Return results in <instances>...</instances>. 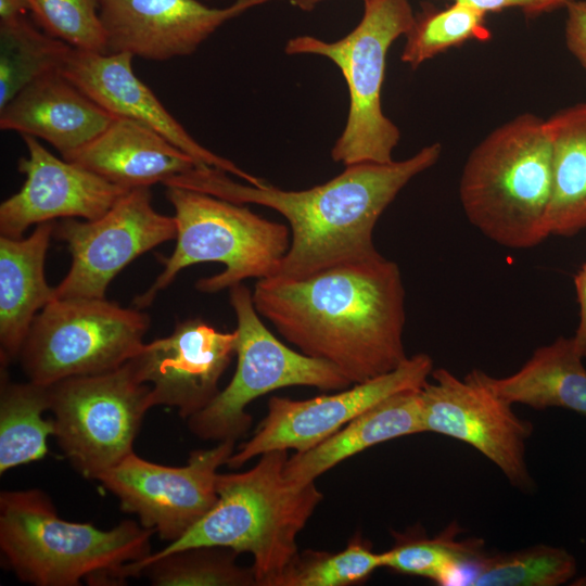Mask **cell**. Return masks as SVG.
Returning <instances> with one entry per match:
<instances>
[{
  "instance_id": "6da1fadb",
  "label": "cell",
  "mask_w": 586,
  "mask_h": 586,
  "mask_svg": "<svg viewBox=\"0 0 586 586\" xmlns=\"http://www.w3.org/2000/svg\"><path fill=\"white\" fill-rule=\"evenodd\" d=\"M259 316L307 356L361 383L400 366L405 353V289L399 267L381 254L303 277L260 279Z\"/></svg>"
},
{
  "instance_id": "7a4b0ae2",
  "label": "cell",
  "mask_w": 586,
  "mask_h": 586,
  "mask_svg": "<svg viewBox=\"0 0 586 586\" xmlns=\"http://www.w3.org/2000/svg\"><path fill=\"white\" fill-rule=\"evenodd\" d=\"M441 155L442 144L430 143L402 161L345 166L329 181L304 190L245 184L208 166L194 167L164 184L278 212L290 226L291 243L276 276L303 277L379 255L373 243L377 221L402 189Z\"/></svg>"
},
{
  "instance_id": "3957f363",
  "label": "cell",
  "mask_w": 586,
  "mask_h": 586,
  "mask_svg": "<svg viewBox=\"0 0 586 586\" xmlns=\"http://www.w3.org/2000/svg\"><path fill=\"white\" fill-rule=\"evenodd\" d=\"M288 458V450H271L247 471L218 473L212 510L163 550L126 564L125 578L157 558L214 546L251 553L257 585L275 586L297 557L296 537L323 498L315 481L301 484L285 476Z\"/></svg>"
},
{
  "instance_id": "277c9868",
  "label": "cell",
  "mask_w": 586,
  "mask_h": 586,
  "mask_svg": "<svg viewBox=\"0 0 586 586\" xmlns=\"http://www.w3.org/2000/svg\"><path fill=\"white\" fill-rule=\"evenodd\" d=\"M552 149L546 118L522 113L486 135L470 152L459 180L469 221L493 242L514 250L549 234Z\"/></svg>"
},
{
  "instance_id": "5b68a950",
  "label": "cell",
  "mask_w": 586,
  "mask_h": 586,
  "mask_svg": "<svg viewBox=\"0 0 586 586\" xmlns=\"http://www.w3.org/2000/svg\"><path fill=\"white\" fill-rule=\"evenodd\" d=\"M153 533L133 521L109 531L65 521L39 489L0 495L2 555L21 581L37 586L119 585L124 566L150 555Z\"/></svg>"
},
{
  "instance_id": "8992f818",
  "label": "cell",
  "mask_w": 586,
  "mask_h": 586,
  "mask_svg": "<svg viewBox=\"0 0 586 586\" xmlns=\"http://www.w3.org/2000/svg\"><path fill=\"white\" fill-rule=\"evenodd\" d=\"M166 198L175 211L176 245L171 255L162 257L164 269L155 281L136 296L137 308L150 306L182 269L199 263L225 266L221 272L195 283L203 293H216L245 279L260 280L278 273L290 249L288 226L260 217L244 204L190 189L169 186Z\"/></svg>"
},
{
  "instance_id": "52a82bcc",
  "label": "cell",
  "mask_w": 586,
  "mask_h": 586,
  "mask_svg": "<svg viewBox=\"0 0 586 586\" xmlns=\"http://www.w3.org/2000/svg\"><path fill=\"white\" fill-rule=\"evenodd\" d=\"M415 18L409 0H364L357 26L336 41L302 35L284 46L289 55L311 54L332 61L341 71L349 94L344 129L331 157L344 166L388 163L400 140L398 127L381 103L386 56L393 42L405 36Z\"/></svg>"
},
{
  "instance_id": "ba28073f",
  "label": "cell",
  "mask_w": 586,
  "mask_h": 586,
  "mask_svg": "<svg viewBox=\"0 0 586 586\" xmlns=\"http://www.w3.org/2000/svg\"><path fill=\"white\" fill-rule=\"evenodd\" d=\"M150 317L104 298H59L35 317L18 359L29 381L64 379L119 368L142 347Z\"/></svg>"
},
{
  "instance_id": "9c48e42d",
  "label": "cell",
  "mask_w": 586,
  "mask_h": 586,
  "mask_svg": "<svg viewBox=\"0 0 586 586\" xmlns=\"http://www.w3.org/2000/svg\"><path fill=\"white\" fill-rule=\"evenodd\" d=\"M229 290L237 317V368L229 384L187 419L195 436L235 442L252 424L245 411L247 405L275 390L303 385L341 391L352 385L334 365L295 352L279 341L263 323L245 285L239 283Z\"/></svg>"
},
{
  "instance_id": "30bf717a",
  "label": "cell",
  "mask_w": 586,
  "mask_h": 586,
  "mask_svg": "<svg viewBox=\"0 0 586 586\" xmlns=\"http://www.w3.org/2000/svg\"><path fill=\"white\" fill-rule=\"evenodd\" d=\"M54 437L72 464L94 479L132 451L151 386L126 362L112 371L64 379L50 385Z\"/></svg>"
},
{
  "instance_id": "8fae6325",
  "label": "cell",
  "mask_w": 586,
  "mask_h": 586,
  "mask_svg": "<svg viewBox=\"0 0 586 586\" xmlns=\"http://www.w3.org/2000/svg\"><path fill=\"white\" fill-rule=\"evenodd\" d=\"M53 235L72 255L67 275L54 286V300L104 298L111 281L133 259L176 240L177 225L174 216L155 211L150 187H139L97 219L64 218Z\"/></svg>"
},
{
  "instance_id": "7c38bea8",
  "label": "cell",
  "mask_w": 586,
  "mask_h": 586,
  "mask_svg": "<svg viewBox=\"0 0 586 586\" xmlns=\"http://www.w3.org/2000/svg\"><path fill=\"white\" fill-rule=\"evenodd\" d=\"M420 388L423 432L438 433L471 445L494 462L521 489L532 486L525 443L532 423L519 418L512 404L497 395L473 370L463 379L440 368Z\"/></svg>"
},
{
  "instance_id": "4fadbf2b",
  "label": "cell",
  "mask_w": 586,
  "mask_h": 586,
  "mask_svg": "<svg viewBox=\"0 0 586 586\" xmlns=\"http://www.w3.org/2000/svg\"><path fill=\"white\" fill-rule=\"evenodd\" d=\"M234 443L194 450L183 467L156 464L131 453L95 480L118 498L122 510L137 514L142 526L171 543L216 505L217 469L227 463Z\"/></svg>"
},
{
  "instance_id": "5bb4252c",
  "label": "cell",
  "mask_w": 586,
  "mask_h": 586,
  "mask_svg": "<svg viewBox=\"0 0 586 586\" xmlns=\"http://www.w3.org/2000/svg\"><path fill=\"white\" fill-rule=\"evenodd\" d=\"M432 371V358L426 354H417L388 373L331 395L303 400L271 397L267 415L252 437L233 451L226 464L237 469L271 450H308L386 397L421 388Z\"/></svg>"
},
{
  "instance_id": "9a60e30c",
  "label": "cell",
  "mask_w": 586,
  "mask_h": 586,
  "mask_svg": "<svg viewBox=\"0 0 586 586\" xmlns=\"http://www.w3.org/2000/svg\"><path fill=\"white\" fill-rule=\"evenodd\" d=\"M235 346V330L221 332L192 318L177 322L169 335L144 343L127 364L140 382L151 386L153 407H175L188 419L218 394Z\"/></svg>"
},
{
  "instance_id": "2e32d148",
  "label": "cell",
  "mask_w": 586,
  "mask_h": 586,
  "mask_svg": "<svg viewBox=\"0 0 586 586\" xmlns=\"http://www.w3.org/2000/svg\"><path fill=\"white\" fill-rule=\"evenodd\" d=\"M277 0H234L211 8L199 0H98L107 53L152 61L187 56L228 21Z\"/></svg>"
},
{
  "instance_id": "e0dca14e",
  "label": "cell",
  "mask_w": 586,
  "mask_h": 586,
  "mask_svg": "<svg viewBox=\"0 0 586 586\" xmlns=\"http://www.w3.org/2000/svg\"><path fill=\"white\" fill-rule=\"evenodd\" d=\"M22 138L28 156L18 160V170L26 179L0 205V235L22 238L28 227L55 218L97 219L130 190L58 158L35 137Z\"/></svg>"
},
{
  "instance_id": "ac0fdd59",
  "label": "cell",
  "mask_w": 586,
  "mask_h": 586,
  "mask_svg": "<svg viewBox=\"0 0 586 586\" xmlns=\"http://www.w3.org/2000/svg\"><path fill=\"white\" fill-rule=\"evenodd\" d=\"M129 53H97L73 49L61 73L115 117L152 128L189 154L198 167H214L262 187L267 183L199 143L132 71Z\"/></svg>"
},
{
  "instance_id": "d6986e66",
  "label": "cell",
  "mask_w": 586,
  "mask_h": 586,
  "mask_svg": "<svg viewBox=\"0 0 586 586\" xmlns=\"http://www.w3.org/2000/svg\"><path fill=\"white\" fill-rule=\"evenodd\" d=\"M115 118L62 73L47 74L0 110V128L42 139L65 156L93 140Z\"/></svg>"
},
{
  "instance_id": "ffe728a7",
  "label": "cell",
  "mask_w": 586,
  "mask_h": 586,
  "mask_svg": "<svg viewBox=\"0 0 586 586\" xmlns=\"http://www.w3.org/2000/svg\"><path fill=\"white\" fill-rule=\"evenodd\" d=\"M62 157L127 189L165 183L198 167L157 131L124 117H115L93 140Z\"/></svg>"
},
{
  "instance_id": "44dd1931",
  "label": "cell",
  "mask_w": 586,
  "mask_h": 586,
  "mask_svg": "<svg viewBox=\"0 0 586 586\" xmlns=\"http://www.w3.org/2000/svg\"><path fill=\"white\" fill-rule=\"evenodd\" d=\"M55 222L36 226L27 238L0 235V361L18 358L30 326L54 300L44 276V260Z\"/></svg>"
},
{
  "instance_id": "7402d4cb",
  "label": "cell",
  "mask_w": 586,
  "mask_h": 586,
  "mask_svg": "<svg viewBox=\"0 0 586 586\" xmlns=\"http://www.w3.org/2000/svg\"><path fill=\"white\" fill-rule=\"evenodd\" d=\"M423 433L420 388L393 394L367 409L317 446L295 453L284 466L296 483L314 482L340 462L393 438Z\"/></svg>"
},
{
  "instance_id": "603a6c76",
  "label": "cell",
  "mask_w": 586,
  "mask_h": 586,
  "mask_svg": "<svg viewBox=\"0 0 586 586\" xmlns=\"http://www.w3.org/2000/svg\"><path fill=\"white\" fill-rule=\"evenodd\" d=\"M571 337L560 336L535 349L514 373L484 382L510 404L534 409L562 408L586 416V368Z\"/></svg>"
},
{
  "instance_id": "cb8c5ba5",
  "label": "cell",
  "mask_w": 586,
  "mask_h": 586,
  "mask_svg": "<svg viewBox=\"0 0 586 586\" xmlns=\"http://www.w3.org/2000/svg\"><path fill=\"white\" fill-rule=\"evenodd\" d=\"M552 149L550 235L572 237L586 229V102L546 118Z\"/></svg>"
},
{
  "instance_id": "d4e9b609",
  "label": "cell",
  "mask_w": 586,
  "mask_h": 586,
  "mask_svg": "<svg viewBox=\"0 0 586 586\" xmlns=\"http://www.w3.org/2000/svg\"><path fill=\"white\" fill-rule=\"evenodd\" d=\"M51 407L50 385L33 381L10 382L1 370L0 472L39 460L48 453L47 438L54 435V420L43 419Z\"/></svg>"
},
{
  "instance_id": "484cf974",
  "label": "cell",
  "mask_w": 586,
  "mask_h": 586,
  "mask_svg": "<svg viewBox=\"0 0 586 586\" xmlns=\"http://www.w3.org/2000/svg\"><path fill=\"white\" fill-rule=\"evenodd\" d=\"M460 528L453 523L434 538L396 534L394 547L383 553V566L397 573L430 578L438 585H469L481 542L457 540Z\"/></svg>"
},
{
  "instance_id": "4316f807",
  "label": "cell",
  "mask_w": 586,
  "mask_h": 586,
  "mask_svg": "<svg viewBox=\"0 0 586 586\" xmlns=\"http://www.w3.org/2000/svg\"><path fill=\"white\" fill-rule=\"evenodd\" d=\"M72 50L25 15L0 22V110L33 81L61 71Z\"/></svg>"
},
{
  "instance_id": "83f0119b",
  "label": "cell",
  "mask_w": 586,
  "mask_h": 586,
  "mask_svg": "<svg viewBox=\"0 0 586 586\" xmlns=\"http://www.w3.org/2000/svg\"><path fill=\"white\" fill-rule=\"evenodd\" d=\"M405 38L400 60L416 69L451 48L468 41L488 40L491 31L486 25L485 13L453 2L445 9L425 8L415 15Z\"/></svg>"
},
{
  "instance_id": "f1b7e54d",
  "label": "cell",
  "mask_w": 586,
  "mask_h": 586,
  "mask_svg": "<svg viewBox=\"0 0 586 586\" xmlns=\"http://www.w3.org/2000/svg\"><path fill=\"white\" fill-rule=\"evenodd\" d=\"M576 568L575 558L565 549L536 545L507 553H483L469 585L559 586L573 578Z\"/></svg>"
},
{
  "instance_id": "f546056e",
  "label": "cell",
  "mask_w": 586,
  "mask_h": 586,
  "mask_svg": "<svg viewBox=\"0 0 586 586\" xmlns=\"http://www.w3.org/2000/svg\"><path fill=\"white\" fill-rule=\"evenodd\" d=\"M237 552L225 547L202 546L157 558L144 564L140 574L157 586H252L253 569L237 564Z\"/></svg>"
},
{
  "instance_id": "4dcf8cb0",
  "label": "cell",
  "mask_w": 586,
  "mask_h": 586,
  "mask_svg": "<svg viewBox=\"0 0 586 586\" xmlns=\"http://www.w3.org/2000/svg\"><path fill=\"white\" fill-rule=\"evenodd\" d=\"M383 566V553L354 537L342 551L306 550L277 579L275 586H347L366 581Z\"/></svg>"
},
{
  "instance_id": "1f68e13d",
  "label": "cell",
  "mask_w": 586,
  "mask_h": 586,
  "mask_svg": "<svg viewBox=\"0 0 586 586\" xmlns=\"http://www.w3.org/2000/svg\"><path fill=\"white\" fill-rule=\"evenodd\" d=\"M36 23L73 49L107 53L98 0H27Z\"/></svg>"
},
{
  "instance_id": "d6a6232c",
  "label": "cell",
  "mask_w": 586,
  "mask_h": 586,
  "mask_svg": "<svg viewBox=\"0 0 586 586\" xmlns=\"http://www.w3.org/2000/svg\"><path fill=\"white\" fill-rule=\"evenodd\" d=\"M474 8L485 14L507 9H519L526 16L534 17L565 8L573 0H450Z\"/></svg>"
},
{
  "instance_id": "836d02e7",
  "label": "cell",
  "mask_w": 586,
  "mask_h": 586,
  "mask_svg": "<svg viewBox=\"0 0 586 586\" xmlns=\"http://www.w3.org/2000/svg\"><path fill=\"white\" fill-rule=\"evenodd\" d=\"M565 9V44L586 71V0H573Z\"/></svg>"
},
{
  "instance_id": "e575fe53",
  "label": "cell",
  "mask_w": 586,
  "mask_h": 586,
  "mask_svg": "<svg viewBox=\"0 0 586 586\" xmlns=\"http://www.w3.org/2000/svg\"><path fill=\"white\" fill-rule=\"evenodd\" d=\"M577 302L579 305V319L576 331L572 336L575 347L581 356L586 358V263L574 276Z\"/></svg>"
},
{
  "instance_id": "d590c367",
  "label": "cell",
  "mask_w": 586,
  "mask_h": 586,
  "mask_svg": "<svg viewBox=\"0 0 586 586\" xmlns=\"http://www.w3.org/2000/svg\"><path fill=\"white\" fill-rule=\"evenodd\" d=\"M27 10V0H0V22L11 21L25 15Z\"/></svg>"
},
{
  "instance_id": "8d00e7d4",
  "label": "cell",
  "mask_w": 586,
  "mask_h": 586,
  "mask_svg": "<svg viewBox=\"0 0 586 586\" xmlns=\"http://www.w3.org/2000/svg\"><path fill=\"white\" fill-rule=\"evenodd\" d=\"M292 5L303 10V11H311L314 10L318 4L326 0H288Z\"/></svg>"
},
{
  "instance_id": "74e56055",
  "label": "cell",
  "mask_w": 586,
  "mask_h": 586,
  "mask_svg": "<svg viewBox=\"0 0 586 586\" xmlns=\"http://www.w3.org/2000/svg\"><path fill=\"white\" fill-rule=\"evenodd\" d=\"M577 583H574V585H586V575L581 577Z\"/></svg>"
}]
</instances>
